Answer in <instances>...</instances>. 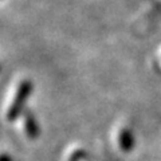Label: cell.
<instances>
[{"label": "cell", "instance_id": "6da1fadb", "mask_svg": "<svg viewBox=\"0 0 161 161\" xmlns=\"http://www.w3.org/2000/svg\"><path fill=\"white\" fill-rule=\"evenodd\" d=\"M28 92H30V83L28 82H22L20 83V86H19L18 92H16V95H15L11 106H9V113H8L9 118L15 117V114L18 113L19 106L23 103V101H24V98H26V95L28 94Z\"/></svg>", "mask_w": 161, "mask_h": 161}]
</instances>
